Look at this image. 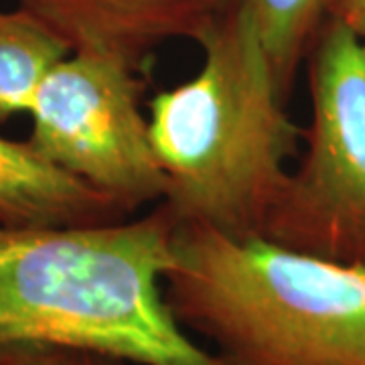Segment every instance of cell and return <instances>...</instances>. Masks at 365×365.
I'll return each instance as SVG.
<instances>
[{
	"label": "cell",
	"instance_id": "cell-1",
	"mask_svg": "<svg viewBox=\"0 0 365 365\" xmlns=\"http://www.w3.org/2000/svg\"><path fill=\"white\" fill-rule=\"evenodd\" d=\"M177 227L160 203L102 225L0 223V353L71 345L134 365H223L165 299Z\"/></svg>",
	"mask_w": 365,
	"mask_h": 365
},
{
	"label": "cell",
	"instance_id": "cell-2",
	"mask_svg": "<svg viewBox=\"0 0 365 365\" xmlns=\"http://www.w3.org/2000/svg\"><path fill=\"white\" fill-rule=\"evenodd\" d=\"M197 43L199 71L150 102V140L167 177L160 205L179 225L262 235L299 153V126L240 0Z\"/></svg>",
	"mask_w": 365,
	"mask_h": 365
},
{
	"label": "cell",
	"instance_id": "cell-3",
	"mask_svg": "<svg viewBox=\"0 0 365 365\" xmlns=\"http://www.w3.org/2000/svg\"><path fill=\"white\" fill-rule=\"evenodd\" d=\"M165 299L223 365H365V266L179 225Z\"/></svg>",
	"mask_w": 365,
	"mask_h": 365
},
{
	"label": "cell",
	"instance_id": "cell-4",
	"mask_svg": "<svg viewBox=\"0 0 365 365\" xmlns=\"http://www.w3.org/2000/svg\"><path fill=\"white\" fill-rule=\"evenodd\" d=\"M309 57L307 146L260 237L365 266V39L327 19Z\"/></svg>",
	"mask_w": 365,
	"mask_h": 365
},
{
	"label": "cell",
	"instance_id": "cell-5",
	"mask_svg": "<svg viewBox=\"0 0 365 365\" xmlns=\"http://www.w3.org/2000/svg\"><path fill=\"white\" fill-rule=\"evenodd\" d=\"M136 71L114 57L69 53L41 79L26 112L29 143L128 215L167 193Z\"/></svg>",
	"mask_w": 365,
	"mask_h": 365
},
{
	"label": "cell",
	"instance_id": "cell-6",
	"mask_svg": "<svg viewBox=\"0 0 365 365\" xmlns=\"http://www.w3.org/2000/svg\"><path fill=\"white\" fill-rule=\"evenodd\" d=\"M234 0H21L71 53H98L140 69L158 45L199 41Z\"/></svg>",
	"mask_w": 365,
	"mask_h": 365
},
{
	"label": "cell",
	"instance_id": "cell-7",
	"mask_svg": "<svg viewBox=\"0 0 365 365\" xmlns=\"http://www.w3.org/2000/svg\"><path fill=\"white\" fill-rule=\"evenodd\" d=\"M112 199L53 165L29 143L0 136V223L79 227L128 220Z\"/></svg>",
	"mask_w": 365,
	"mask_h": 365
},
{
	"label": "cell",
	"instance_id": "cell-8",
	"mask_svg": "<svg viewBox=\"0 0 365 365\" xmlns=\"http://www.w3.org/2000/svg\"><path fill=\"white\" fill-rule=\"evenodd\" d=\"M69 53L35 14L0 11V122L26 114L41 79Z\"/></svg>",
	"mask_w": 365,
	"mask_h": 365
},
{
	"label": "cell",
	"instance_id": "cell-9",
	"mask_svg": "<svg viewBox=\"0 0 365 365\" xmlns=\"http://www.w3.org/2000/svg\"><path fill=\"white\" fill-rule=\"evenodd\" d=\"M254 16L274 78L290 98L304 55L329 19L331 0H240Z\"/></svg>",
	"mask_w": 365,
	"mask_h": 365
},
{
	"label": "cell",
	"instance_id": "cell-10",
	"mask_svg": "<svg viewBox=\"0 0 365 365\" xmlns=\"http://www.w3.org/2000/svg\"><path fill=\"white\" fill-rule=\"evenodd\" d=\"M0 365H134L128 359L71 345H23L0 353Z\"/></svg>",
	"mask_w": 365,
	"mask_h": 365
},
{
	"label": "cell",
	"instance_id": "cell-11",
	"mask_svg": "<svg viewBox=\"0 0 365 365\" xmlns=\"http://www.w3.org/2000/svg\"><path fill=\"white\" fill-rule=\"evenodd\" d=\"M329 19H337L365 39V0H331Z\"/></svg>",
	"mask_w": 365,
	"mask_h": 365
}]
</instances>
